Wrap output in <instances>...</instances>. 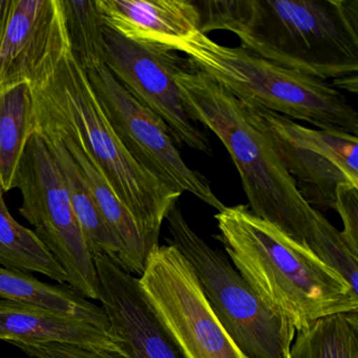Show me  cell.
Masks as SVG:
<instances>
[{
    "mask_svg": "<svg viewBox=\"0 0 358 358\" xmlns=\"http://www.w3.org/2000/svg\"><path fill=\"white\" fill-rule=\"evenodd\" d=\"M196 3L203 34L229 31L255 55L322 80L357 77L358 0Z\"/></svg>",
    "mask_w": 358,
    "mask_h": 358,
    "instance_id": "cell-1",
    "label": "cell"
},
{
    "mask_svg": "<svg viewBox=\"0 0 358 358\" xmlns=\"http://www.w3.org/2000/svg\"><path fill=\"white\" fill-rule=\"evenodd\" d=\"M0 341L10 343H71L118 355L112 333L92 322L1 299Z\"/></svg>",
    "mask_w": 358,
    "mask_h": 358,
    "instance_id": "cell-15",
    "label": "cell"
},
{
    "mask_svg": "<svg viewBox=\"0 0 358 358\" xmlns=\"http://www.w3.org/2000/svg\"><path fill=\"white\" fill-rule=\"evenodd\" d=\"M15 188L22 192L20 213L51 251L66 275L69 286L85 299H98V275L64 178L41 135L24 150Z\"/></svg>",
    "mask_w": 358,
    "mask_h": 358,
    "instance_id": "cell-7",
    "label": "cell"
},
{
    "mask_svg": "<svg viewBox=\"0 0 358 358\" xmlns=\"http://www.w3.org/2000/svg\"><path fill=\"white\" fill-rule=\"evenodd\" d=\"M183 60L176 52L131 41L106 27L103 62L115 78L167 125L175 143L213 155L208 137L186 112L173 79Z\"/></svg>",
    "mask_w": 358,
    "mask_h": 358,
    "instance_id": "cell-11",
    "label": "cell"
},
{
    "mask_svg": "<svg viewBox=\"0 0 358 358\" xmlns=\"http://www.w3.org/2000/svg\"><path fill=\"white\" fill-rule=\"evenodd\" d=\"M173 79L190 118L215 133L229 152L251 213L320 257L333 225L303 200L250 106L187 60Z\"/></svg>",
    "mask_w": 358,
    "mask_h": 358,
    "instance_id": "cell-2",
    "label": "cell"
},
{
    "mask_svg": "<svg viewBox=\"0 0 358 358\" xmlns=\"http://www.w3.org/2000/svg\"><path fill=\"white\" fill-rule=\"evenodd\" d=\"M334 210L343 221L341 234L343 241L352 253L358 257V188H338Z\"/></svg>",
    "mask_w": 358,
    "mask_h": 358,
    "instance_id": "cell-24",
    "label": "cell"
},
{
    "mask_svg": "<svg viewBox=\"0 0 358 358\" xmlns=\"http://www.w3.org/2000/svg\"><path fill=\"white\" fill-rule=\"evenodd\" d=\"M31 89L36 133L74 141L131 211L148 244L152 248L159 245L161 226L181 194L164 185L127 152L70 47Z\"/></svg>",
    "mask_w": 358,
    "mask_h": 358,
    "instance_id": "cell-3",
    "label": "cell"
},
{
    "mask_svg": "<svg viewBox=\"0 0 358 358\" xmlns=\"http://www.w3.org/2000/svg\"><path fill=\"white\" fill-rule=\"evenodd\" d=\"M98 301L122 358H184L157 318L139 284L106 255L94 257Z\"/></svg>",
    "mask_w": 358,
    "mask_h": 358,
    "instance_id": "cell-13",
    "label": "cell"
},
{
    "mask_svg": "<svg viewBox=\"0 0 358 358\" xmlns=\"http://www.w3.org/2000/svg\"><path fill=\"white\" fill-rule=\"evenodd\" d=\"M249 106L310 206L334 209L338 188H358L357 136L311 129L278 113Z\"/></svg>",
    "mask_w": 358,
    "mask_h": 358,
    "instance_id": "cell-10",
    "label": "cell"
},
{
    "mask_svg": "<svg viewBox=\"0 0 358 358\" xmlns=\"http://www.w3.org/2000/svg\"><path fill=\"white\" fill-rule=\"evenodd\" d=\"M38 135L45 140L64 178L75 217L92 257L94 259L96 255H106L119 266L121 253L119 243L104 222L78 165L60 140L45 134Z\"/></svg>",
    "mask_w": 358,
    "mask_h": 358,
    "instance_id": "cell-18",
    "label": "cell"
},
{
    "mask_svg": "<svg viewBox=\"0 0 358 358\" xmlns=\"http://www.w3.org/2000/svg\"><path fill=\"white\" fill-rule=\"evenodd\" d=\"M36 134L32 89L28 83L0 91V187L15 188L24 150Z\"/></svg>",
    "mask_w": 358,
    "mask_h": 358,
    "instance_id": "cell-19",
    "label": "cell"
},
{
    "mask_svg": "<svg viewBox=\"0 0 358 358\" xmlns=\"http://www.w3.org/2000/svg\"><path fill=\"white\" fill-rule=\"evenodd\" d=\"M0 299L79 318L112 333L102 307L92 303L70 286L47 284L28 272L0 267Z\"/></svg>",
    "mask_w": 358,
    "mask_h": 358,
    "instance_id": "cell-17",
    "label": "cell"
},
{
    "mask_svg": "<svg viewBox=\"0 0 358 358\" xmlns=\"http://www.w3.org/2000/svg\"><path fill=\"white\" fill-rule=\"evenodd\" d=\"M0 187V265L7 269L37 272L60 284L68 275L34 231L20 225L8 210Z\"/></svg>",
    "mask_w": 358,
    "mask_h": 358,
    "instance_id": "cell-20",
    "label": "cell"
},
{
    "mask_svg": "<svg viewBox=\"0 0 358 358\" xmlns=\"http://www.w3.org/2000/svg\"><path fill=\"white\" fill-rule=\"evenodd\" d=\"M104 24L125 38L167 50L200 31L194 0H95Z\"/></svg>",
    "mask_w": 358,
    "mask_h": 358,
    "instance_id": "cell-14",
    "label": "cell"
},
{
    "mask_svg": "<svg viewBox=\"0 0 358 358\" xmlns=\"http://www.w3.org/2000/svg\"><path fill=\"white\" fill-rule=\"evenodd\" d=\"M288 358H358V314L327 316L299 331Z\"/></svg>",
    "mask_w": 358,
    "mask_h": 358,
    "instance_id": "cell-21",
    "label": "cell"
},
{
    "mask_svg": "<svg viewBox=\"0 0 358 358\" xmlns=\"http://www.w3.org/2000/svg\"><path fill=\"white\" fill-rule=\"evenodd\" d=\"M190 66L244 103L303 121L318 129L358 135V114L327 81L278 66L242 47L220 45L200 31L173 41Z\"/></svg>",
    "mask_w": 358,
    "mask_h": 358,
    "instance_id": "cell-5",
    "label": "cell"
},
{
    "mask_svg": "<svg viewBox=\"0 0 358 358\" xmlns=\"http://www.w3.org/2000/svg\"><path fill=\"white\" fill-rule=\"evenodd\" d=\"M12 345L32 358H122L104 350L71 343H22Z\"/></svg>",
    "mask_w": 358,
    "mask_h": 358,
    "instance_id": "cell-23",
    "label": "cell"
},
{
    "mask_svg": "<svg viewBox=\"0 0 358 358\" xmlns=\"http://www.w3.org/2000/svg\"><path fill=\"white\" fill-rule=\"evenodd\" d=\"M215 219L234 268L297 332L327 316L357 313L358 292L338 272L247 205L225 206Z\"/></svg>",
    "mask_w": 358,
    "mask_h": 358,
    "instance_id": "cell-4",
    "label": "cell"
},
{
    "mask_svg": "<svg viewBox=\"0 0 358 358\" xmlns=\"http://www.w3.org/2000/svg\"><path fill=\"white\" fill-rule=\"evenodd\" d=\"M69 47L60 0H0V91L36 85Z\"/></svg>",
    "mask_w": 358,
    "mask_h": 358,
    "instance_id": "cell-12",
    "label": "cell"
},
{
    "mask_svg": "<svg viewBox=\"0 0 358 358\" xmlns=\"http://www.w3.org/2000/svg\"><path fill=\"white\" fill-rule=\"evenodd\" d=\"M52 137L60 140L64 144L78 165L79 171L93 196L104 222L119 243L121 250L119 266L131 275L136 274L141 276L145 269L146 262L152 247L146 241L135 217L115 194L97 166L74 141L69 138H58L55 136Z\"/></svg>",
    "mask_w": 358,
    "mask_h": 358,
    "instance_id": "cell-16",
    "label": "cell"
},
{
    "mask_svg": "<svg viewBox=\"0 0 358 358\" xmlns=\"http://www.w3.org/2000/svg\"><path fill=\"white\" fill-rule=\"evenodd\" d=\"M171 238L190 264L213 313L249 358H288L294 327L270 309L222 251L205 242L184 217L179 203L166 217Z\"/></svg>",
    "mask_w": 358,
    "mask_h": 358,
    "instance_id": "cell-6",
    "label": "cell"
},
{
    "mask_svg": "<svg viewBox=\"0 0 358 358\" xmlns=\"http://www.w3.org/2000/svg\"><path fill=\"white\" fill-rule=\"evenodd\" d=\"M139 284L184 358H249L213 313L194 269L175 246L152 248Z\"/></svg>",
    "mask_w": 358,
    "mask_h": 358,
    "instance_id": "cell-8",
    "label": "cell"
},
{
    "mask_svg": "<svg viewBox=\"0 0 358 358\" xmlns=\"http://www.w3.org/2000/svg\"><path fill=\"white\" fill-rule=\"evenodd\" d=\"M85 72L117 137L142 167L181 196L188 192L217 211L225 208L207 178L186 164L167 125L137 101L106 64Z\"/></svg>",
    "mask_w": 358,
    "mask_h": 358,
    "instance_id": "cell-9",
    "label": "cell"
},
{
    "mask_svg": "<svg viewBox=\"0 0 358 358\" xmlns=\"http://www.w3.org/2000/svg\"><path fill=\"white\" fill-rule=\"evenodd\" d=\"M71 52L85 71L104 64L106 24L95 0H60Z\"/></svg>",
    "mask_w": 358,
    "mask_h": 358,
    "instance_id": "cell-22",
    "label": "cell"
}]
</instances>
